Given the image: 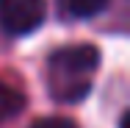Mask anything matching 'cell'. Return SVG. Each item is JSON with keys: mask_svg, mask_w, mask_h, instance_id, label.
Returning a JSON list of instances; mask_svg holds the SVG:
<instances>
[{"mask_svg": "<svg viewBox=\"0 0 130 128\" xmlns=\"http://www.w3.org/2000/svg\"><path fill=\"white\" fill-rule=\"evenodd\" d=\"M100 70V48L75 42L55 48L47 59V89L58 103H80L89 98Z\"/></svg>", "mask_w": 130, "mask_h": 128, "instance_id": "obj_1", "label": "cell"}, {"mask_svg": "<svg viewBox=\"0 0 130 128\" xmlns=\"http://www.w3.org/2000/svg\"><path fill=\"white\" fill-rule=\"evenodd\" d=\"M44 0H0V28L8 36H28L44 22Z\"/></svg>", "mask_w": 130, "mask_h": 128, "instance_id": "obj_2", "label": "cell"}, {"mask_svg": "<svg viewBox=\"0 0 130 128\" xmlns=\"http://www.w3.org/2000/svg\"><path fill=\"white\" fill-rule=\"evenodd\" d=\"M22 109H25V95L11 81H3L0 78V125L8 123V120H14Z\"/></svg>", "mask_w": 130, "mask_h": 128, "instance_id": "obj_3", "label": "cell"}, {"mask_svg": "<svg viewBox=\"0 0 130 128\" xmlns=\"http://www.w3.org/2000/svg\"><path fill=\"white\" fill-rule=\"evenodd\" d=\"M108 0H58L61 14L72 17V20H91L97 14H103Z\"/></svg>", "mask_w": 130, "mask_h": 128, "instance_id": "obj_4", "label": "cell"}, {"mask_svg": "<svg viewBox=\"0 0 130 128\" xmlns=\"http://www.w3.org/2000/svg\"><path fill=\"white\" fill-rule=\"evenodd\" d=\"M30 128H80V125L69 117H44V120H36Z\"/></svg>", "mask_w": 130, "mask_h": 128, "instance_id": "obj_5", "label": "cell"}]
</instances>
